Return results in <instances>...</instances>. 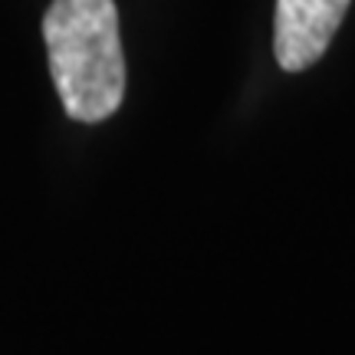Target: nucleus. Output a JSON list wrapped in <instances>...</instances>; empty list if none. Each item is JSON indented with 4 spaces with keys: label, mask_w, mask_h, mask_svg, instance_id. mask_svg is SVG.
<instances>
[{
    "label": "nucleus",
    "mask_w": 355,
    "mask_h": 355,
    "mask_svg": "<svg viewBox=\"0 0 355 355\" xmlns=\"http://www.w3.org/2000/svg\"><path fill=\"white\" fill-rule=\"evenodd\" d=\"M50 73L69 119L102 122L122 105L125 56L112 0H53L43 17Z\"/></svg>",
    "instance_id": "nucleus-1"
},
{
    "label": "nucleus",
    "mask_w": 355,
    "mask_h": 355,
    "mask_svg": "<svg viewBox=\"0 0 355 355\" xmlns=\"http://www.w3.org/2000/svg\"><path fill=\"white\" fill-rule=\"evenodd\" d=\"M352 0H277L273 53L286 73L313 66L329 50Z\"/></svg>",
    "instance_id": "nucleus-2"
}]
</instances>
